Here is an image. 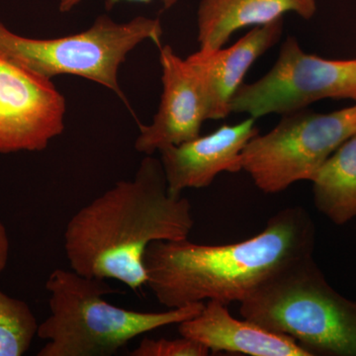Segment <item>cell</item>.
I'll return each instance as SVG.
<instances>
[{"instance_id": "2e32d148", "label": "cell", "mask_w": 356, "mask_h": 356, "mask_svg": "<svg viewBox=\"0 0 356 356\" xmlns=\"http://www.w3.org/2000/svg\"><path fill=\"white\" fill-rule=\"evenodd\" d=\"M211 351L199 341L181 337L177 339L145 337L130 353L132 356H207Z\"/></svg>"}, {"instance_id": "52a82bcc", "label": "cell", "mask_w": 356, "mask_h": 356, "mask_svg": "<svg viewBox=\"0 0 356 356\" xmlns=\"http://www.w3.org/2000/svg\"><path fill=\"white\" fill-rule=\"evenodd\" d=\"M323 99L356 102V58L325 60L310 55L290 36L271 70L254 83H243L229 109L259 119L301 111Z\"/></svg>"}, {"instance_id": "3957f363", "label": "cell", "mask_w": 356, "mask_h": 356, "mask_svg": "<svg viewBox=\"0 0 356 356\" xmlns=\"http://www.w3.org/2000/svg\"><path fill=\"white\" fill-rule=\"evenodd\" d=\"M50 315L37 337L47 341L39 356H111L129 341L161 327L195 317L204 302L165 312H138L105 300L117 293L105 280L57 268L49 276Z\"/></svg>"}, {"instance_id": "7a4b0ae2", "label": "cell", "mask_w": 356, "mask_h": 356, "mask_svg": "<svg viewBox=\"0 0 356 356\" xmlns=\"http://www.w3.org/2000/svg\"><path fill=\"white\" fill-rule=\"evenodd\" d=\"M316 227L303 207H287L243 242L209 245L188 238L152 243L145 254L147 285L166 308L205 300L228 306L257 291L290 264L313 255Z\"/></svg>"}, {"instance_id": "277c9868", "label": "cell", "mask_w": 356, "mask_h": 356, "mask_svg": "<svg viewBox=\"0 0 356 356\" xmlns=\"http://www.w3.org/2000/svg\"><path fill=\"white\" fill-rule=\"evenodd\" d=\"M240 305L243 318L292 337L312 356H356V301L329 284L313 255L290 264Z\"/></svg>"}, {"instance_id": "ac0fdd59", "label": "cell", "mask_w": 356, "mask_h": 356, "mask_svg": "<svg viewBox=\"0 0 356 356\" xmlns=\"http://www.w3.org/2000/svg\"><path fill=\"white\" fill-rule=\"evenodd\" d=\"M9 252H10V242L6 225L0 218V273L6 269L8 264Z\"/></svg>"}, {"instance_id": "8992f818", "label": "cell", "mask_w": 356, "mask_h": 356, "mask_svg": "<svg viewBox=\"0 0 356 356\" xmlns=\"http://www.w3.org/2000/svg\"><path fill=\"white\" fill-rule=\"evenodd\" d=\"M356 133V103L330 113L305 109L283 115L268 133L257 134L242 154L243 170L266 194L311 181L331 154Z\"/></svg>"}, {"instance_id": "30bf717a", "label": "cell", "mask_w": 356, "mask_h": 356, "mask_svg": "<svg viewBox=\"0 0 356 356\" xmlns=\"http://www.w3.org/2000/svg\"><path fill=\"white\" fill-rule=\"evenodd\" d=\"M257 119L224 125L215 132L159 151L168 191L175 195L188 188L210 186L221 172L243 170V149L259 134Z\"/></svg>"}, {"instance_id": "ba28073f", "label": "cell", "mask_w": 356, "mask_h": 356, "mask_svg": "<svg viewBox=\"0 0 356 356\" xmlns=\"http://www.w3.org/2000/svg\"><path fill=\"white\" fill-rule=\"evenodd\" d=\"M65 112L51 81L0 56V154L44 151L64 133Z\"/></svg>"}, {"instance_id": "5b68a950", "label": "cell", "mask_w": 356, "mask_h": 356, "mask_svg": "<svg viewBox=\"0 0 356 356\" xmlns=\"http://www.w3.org/2000/svg\"><path fill=\"white\" fill-rule=\"evenodd\" d=\"M159 18L138 16L117 23L108 15L97 17L86 31L54 39H35L11 31L0 21V56L42 79L83 77L127 98L119 83V70L129 54L143 42L161 46Z\"/></svg>"}, {"instance_id": "7c38bea8", "label": "cell", "mask_w": 356, "mask_h": 356, "mask_svg": "<svg viewBox=\"0 0 356 356\" xmlns=\"http://www.w3.org/2000/svg\"><path fill=\"white\" fill-rule=\"evenodd\" d=\"M180 336L194 339L213 353L252 356H312L292 337L264 329L229 314L227 305L208 300L195 317L178 324Z\"/></svg>"}, {"instance_id": "9a60e30c", "label": "cell", "mask_w": 356, "mask_h": 356, "mask_svg": "<svg viewBox=\"0 0 356 356\" xmlns=\"http://www.w3.org/2000/svg\"><path fill=\"white\" fill-rule=\"evenodd\" d=\"M39 323L22 300L0 290V356H22L38 332Z\"/></svg>"}, {"instance_id": "e0dca14e", "label": "cell", "mask_w": 356, "mask_h": 356, "mask_svg": "<svg viewBox=\"0 0 356 356\" xmlns=\"http://www.w3.org/2000/svg\"><path fill=\"white\" fill-rule=\"evenodd\" d=\"M83 0H60L58 3V10L62 13H67L72 11L74 7L79 6ZM122 1L138 2V3H151L154 0H106L107 9L113 8L116 4ZM163 4V8L170 9L177 4V0H159Z\"/></svg>"}, {"instance_id": "9c48e42d", "label": "cell", "mask_w": 356, "mask_h": 356, "mask_svg": "<svg viewBox=\"0 0 356 356\" xmlns=\"http://www.w3.org/2000/svg\"><path fill=\"white\" fill-rule=\"evenodd\" d=\"M159 63L163 70L161 102L153 122L140 126L135 142L136 151L145 156L195 139L208 120L202 83L186 58L166 44L159 47Z\"/></svg>"}, {"instance_id": "4fadbf2b", "label": "cell", "mask_w": 356, "mask_h": 356, "mask_svg": "<svg viewBox=\"0 0 356 356\" xmlns=\"http://www.w3.org/2000/svg\"><path fill=\"white\" fill-rule=\"evenodd\" d=\"M317 0H201L197 9L199 49L222 48L234 33L266 25L294 13L311 19Z\"/></svg>"}, {"instance_id": "6da1fadb", "label": "cell", "mask_w": 356, "mask_h": 356, "mask_svg": "<svg viewBox=\"0 0 356 356\" xmlns=\"http://www.w3.org/2000/svg\"><path fill=\"white\" fill-rule=\"evenodd\" d=\"M193 226L191 201L168 191L161 159L146 156L133 179L117 182L70 218L65 254L76 273L138 291L147 285L149 245L188 238Z\"/></svg>"}, {"instance_id": "5bb4252c", "label": "cell", "mask_w": 356, "mask_h": 356, "mask_svg": "<svg viewBox=\"0 0 356 356\" xmlns=\"http://www.w3.org/2000/svg\"><path fill=\"white\" fill-rule=\"evenodd\" d=\"M314 204L337 226L356 218V133L312 177Z\"/></svg>"}, {"instance_id": "8fae6325", "label": "cell", "mask_w": 356, "mask_h": 356, "mask_svg": "<svg viewBox=\"0 0 356 356\" xmlns=\"http://www.w3.org/2000/svg\"><path fill=\"white\" fill-rule=\"evenodd\" d=\"M283 18L252 28L229 48L197 51L186 58L198 74L205 93L208 120L231 114L229 103L255 60L281 38Z\"/></svg>"}]
</instances>
